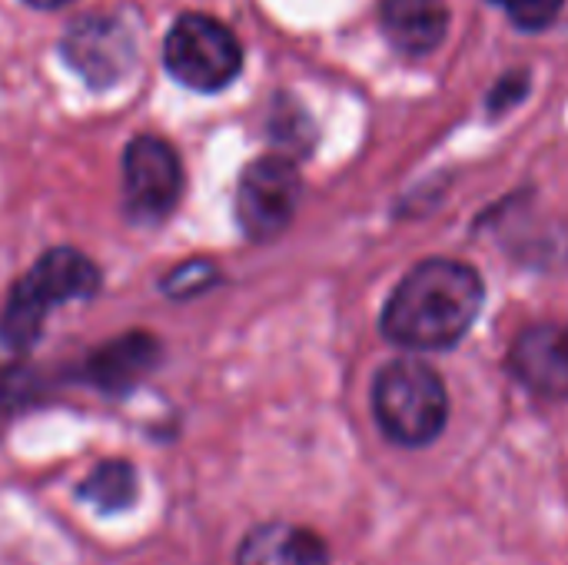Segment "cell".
Returning <instances> with one entry per match:
<instances>
[{
	"label": "cell",
	"instance_id": "obj_1",
	"mask_svg": "<svg viewBox=\"0 0 568 565\" xmlns=\"http://www.w3.org/2000/svg\"><path fill=\"white\" fill-rule=\"evenodd\" d=\"M486 303V283L476 266L449 256L416 263L383 306V336L413 353L453 350L466 340Z\"/></svg>",
	"mask_w": 568,
	"mask_h": 565
},
{
	"label": "cell",
	"instance_id": "obj_2",
	"mask_svg": "<svg viewBox=\"0 0 568 565\" xmlns=\"http://www.w3.org/2000/svg\"><path fill=\"white\" fill-rule=\"evenodd\" d=\"M97 290H100V270L87 253L73 246L47 250L13 283L7 306L0 313V340L10 350H30L43 333L50 310L73 300H90Z\"/></svg>",
	"mask_w": 568,
	"mask_h": 565
},
{
	"label": "cell",
	"instance_id": "obj_3",
	"mask_svg": "<svg viewBox=\"0 0 568 565\" xmlns=\"http://www.w3.org/2000/svg\"><path fill=\"white\" fill-rule=\"evenodd\" d=\"M373 416L386 440L406 450H423L446 430L449 390L429 363L399 356L373 380Z\"/></svg>",
	"mask_w": 568,
	"mask_h": 565
},
{
	"label": "cell",
	"instance_id": "obj_4",
	"mask_svg": "<svg viewBox=\"0 0 568 565\" xmlns=\"http://www.w3.org/2000/svg\"><path fill=\"white\" fill-rule=\"evenodd\" d=\"M163 63L173 80L190 90L216 93L243 70V47L236 33L206 13H183L163 43Z\"/></svg>",
	"mask_w": 568,
	"mask_h": 565
},
{
	"label": "cell",
	"instance_id": "obj_5",
	"mask_svg": "<svg viewBox=\"0 0 568 565\" xmlns=\"http://www.w3.org/2000/svg\"><path fill=\"white\" fill-rule=\"evenodd\" d=\"M303 176L290 157L270 153L253 160L236 186V220L253 243L283 236L300 210Z\"/></svg>",
	"mask_w": 568,
	"mask_h": 565
},
{
	"label": "cell",
	"instance_id": "obj_6",
	"mask_svg": "<svg viewBox=\"0 0 568 565\" xmlns=\"http://www.w3.org/2000/svg\"><path fill=\"white\" fill-rule=\"evenodd\" d=\"M183 193V163L176 150L153 133H143L123 150V210L133 223H163Z\"/></svg>",
	"mask_w": 568,
	"mask_h": 565
},
{
	"label": "cell",
	"instance_id": "obj_7",
	"mask_svg": "<svg viewBox=\"0 0 568 565\" xmlns=\"http://www.w3.org/2000/svg\"><path fill=\"white\" fill-rule=\"evenodd\" d=\"M60 53L93 90H103L120 83L133 70L136 40L120 17L90 13L63 33Z\"/></svg>",
	"mask_w": 568,
	"mask_h": 565
},
{
	"label": "cell",
	"instance_id": "obj_8",
	"mask_svg": "<svg viewBox=\"0 0 568 565\" xmlns=\"http://www.w3.org/2000/svg\"><path fill=\"white\" fill-rule=\"evenodd\" d=\"M513 376L539 400H568V323H536L509 350Z\"/></svg>",
	"mask_w": 568,
	"mask_h": 565
},
{
	"label": "cell",
	"instance_id": "obj_9",
	"mask_svg": "<svg viewBox=\"0 0 568 565\" xmlns=\"http://www.w3.org/2000/svg\"><path fill=\"white\" fill-rule=\"evenodd\" d=\"M160 360V343L150 333H123L103 343L83 366V380L106 390L123 393L136 386Z\"/></svg>",
	"mask_w": 568,
	"mask_h": 565
},
{
	"label": "cell",
	"instance_id": "obj_10",
	"mask_svg": "<svg viewBox=\"0 0 568 565\" xmlns=\"http://www.w3.org/2000/svg\"><path fill=\"white\" fill-rule=\"evenodd\" d=\"M383 30L409 57L433 53L449 33L446 0H383Z\"/></svg>",
	"mask_w": 568,
	"mask_h": 565
},
{
	"label": "cell",
	"instance_id": "obj_11",
	"mask_svg": "<svg viewBox=\"0 0 568 565\" xmlns=\"http://www.w3.org/2000/svg\"><path fill=\"white\" fill-rule=\"evenodd\" d=\"M236 565H333L329 563V549L326 543L303 526H290V523H266L256 526L240 553Z\"/></svg>",
	"mask_w": 568,
	"mask_h": 565
},
{
	"label": "cell",
	"instance_id": "obj_12",
	"mask_svg": "<svg viewBox=\"0 0 568 565\" xmlns=\"http://www.w3.org/2000/svg\"><path fill=\"white\" fill-rule=\"evenodd\" d=\"M136 470L126 460H106L80 483V500L100 513H123L130 503H136Z\"/></svg>",
	"mask_w": 568,
	"mask_h": 565
},
{
	"label": "cell",
	"instance_id": "obj_13",
	"mask_svg": "<svg viewBox=\"0 0 568 565\" xmlns=\"http://www.w3.org/2000/svg\"><path fill=\"white\" fill-rule=\"evenodd\" d=\"M220 280V270L213 260H186L180 266H173L163 280V293L170 300H190V296H200L206 293L213 283Z\"/></svg>",
	"mask_w": 568,
	"mask_h": 565
},
{
	"label": "cell",
	"instance_id": "obj_14",
	"mask_svg": "<svg viewBox=\"0 0 568 565\" xmlns=\"http://www.w3.org/2000/svg\"><path fill=\"white\" fill-rule=\"evenodd\" d=\"M493 3L503 7L513 17L516 27H523V30H542V27H549L559 17V10H562L566 0H493Z\"/></svg>",
	"mask_w": 568,
	"mask_h": 565
},
{
	"label": "cell",
	"instance_id": "obj_15",
	"mask_svg": "<svg viewBox=\"0 0 568 565\" xmlns=\"http://www.w3.org/2000/svg\"><path fill=\"white\" fill-rule=\"evenodd\" d=\"M33 390H37V376L30 370H0V410L30 400Z\"/></svg>",
	"mask_w": 568,
	"mask_h": 565
},
{
	"label": "cell",
	"instance_id": "obj_16",
	"mask_svg": "<svg viewBox=\"0 0 568 565\" xmlns=\"http://www.w3.org/2000/svg\"><path fill=\"white\" fill-rule=\"evenodd\" d=\"M23 3H30V7H37V10H60V7H67V3H73V0H23Z\"/></svg>",
	"mask_w": 568,
	"mask_h": 565
}]
</instances>
